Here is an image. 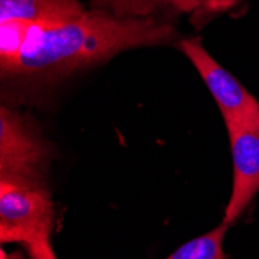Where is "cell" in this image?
Instances as JSON below:
<instances>
[{"mask_svg": "<svg viewBox=\"0 0 259 259\" xmlns=\"http://www.w3.org/2000/svg\"><path fill=\"white\" fill-rule=\"evenodd\" d=\"M177 45L179 50L194 65L209 93L213 95L225 126L259 123V101L208 53L200 37H183Z\"/></svg>", "mask_w": 259, "mask_h": 259, "instance_id": "277c9868", "label": "cell"}, {"mask_svg": "<svg viewBox=\"0 0 259 259\" xmlns=\"http://www.w3.org/2000/svg\"><path fill=\"white\" fill-rule=\"evenodd\" d=\"M233 158V185L224 222L231 225L259 193V123L227 124Z\"/></svg>", "mask_w": 259, "mask_h": 259, "instance_id": "5b68a950", "label": "cell"}, {"mask_svg": "<svg viewBox=\"0 0 259 259\" xmlns=\"http://www.w3.org/2000/svg\"><path fill=\"white\" fill-rule=\"evenodd\" d=\"M53 157L52 145L31 118L0 107V183L49 190Z\"/></svg>", "mask_w": 259, "mask_h": 259, "instance_id": "7a4b0ae2", "label": "cell"}, {"mask_svg": "<svg viewBox=\"0 0 259 259\" xmlns=\"http://www.w3.org/2000/svg\"><path fill=\"white\" fill-rule=\"evenodd\" d=\"M56 209L49 190L0 183V241L23 244L52 236Z\"/></svg>", "mask_w": 259, "mask_h": 259, "instance_id": "3957f363", "label": "cell"}, {"mask_svg": "<svg viewBox=\"0 0 259 259\" xmlns=\"http://www.w3.org/2000/svg\"><path fill=\"white\" fill-rule=\"evenodd\" d=\"M98 10L116 17L145 19L160 13H194L197 0H92Z\"/></svg>", "mask_w": 259, "mask_h": 259, "instance_id": "52a82bcc", "label": "cell"}, {"mask_svg": "<svg viewBox=\"0 0 259 259\" xmlns=\"http://www.w3.org/2000/svg\"><path fill=\"white\" fill-rule=\"evenodd\" d=\"M0 259H27L20 251H13V253H7L2 250V254H0Z\"/></svg>", "mask_w": 259, "mask_h": 259, "instance_id": "7c38bea8", "label": "cell"}, {"mask_svg": "<svg viewBox=\"0 0 259 259\" xmlns=\"http://www.w3.org/2000/svg\"><path fill=\"white\" fill-rule=\"evenodd\" d=\"M228 224L222 222L211 231L188 241L164 259H227L224 253V239Z\"/></svg>", "mask_w": 259, "mask_h": 259, "instance_id": "9c48e42d", "label": "cell"}, {"mask_svg": "<svg viewBox=\"0 0 259 259\" xmlns=\"http://www.w3.org/2000/svg\"><path fill=\"white\" fill-rule=\"evenodd\" d=\"M241 0H197V10L191 14L196 27H203L213 17L234 8Z\"/></svg>", "mask_w": 259, "mask_h": 259, "instance_id": "30bf717a", "label": "cell"}, {"mask_svg": "<svg viewBox=\"0 0 259 259\" xmlns=\"http://www.w3.org/2000/svg\"><path fill=\"white\" fill-rule=\"evenodd\" d=\"M37 23L28 20L0 22V68L2 75L8 73L17 64L22 53L28 47Z\"/></svg>", "mask_w": 259, "mask_h": 259, "instance_id": "ba28073f", "label": "cell"}, {"mask_svg": "<svg viewBox=\"0 0 259 259\" xmlns=\"http://www.w3.org/2000/svg\"><path fill=\"white\" fill-rule=\"evenodd\" d=\"M176 27L158 16L116 17L93 8L61 25L37 23L36 31L17 64L4 78L50 82L98 65L118 53L141 47L166 45Z\"/></svg>", "mask_w": 259, "mask_h": 259, "instance_id": "6da1fadb", "label": "cell"}, {"mask_svg": "<svg viewBox=\"0 0 259 259\" xmlns=\"http://www.w3.org/2000/svg\"><path fill=\"white\" fill-rule=\"evenodd\" d=\"M25 248L30 254V259H58L52 247L50 238L30 242L28 245H25Z\"/></svg>", "mask_w": 259, "mask_h": 259, "instance_id": "8fae6325", "label": "cell"}, {"mask_svg": "<svg viewBox=\"0 0 259 259\" xmlns=\"http://www.w3.org/2000/svg\"><path fill=\"white\" fill-rule=\"evenodd\" d=\"M84 13L79 0H0V22L17 19L61 25Z\"/></svg>", "mask_w": 259, "mask_h": 259, "instance_id": "8992f818", "label": "cell"}]
</instances>
